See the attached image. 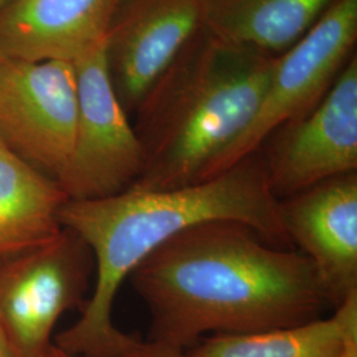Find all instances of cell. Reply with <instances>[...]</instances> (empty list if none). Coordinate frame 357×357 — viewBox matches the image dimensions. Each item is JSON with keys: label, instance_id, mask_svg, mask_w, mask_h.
<instances>
[{"label": "cell", "instance_id": "18", "mask_svg": "<svg viewBox=\"0 0 357 357\" xmlns=\"http://www.w3.org/2000/svg\"><path fill=\"white\" fill-rule=\"evenodd\" d=\"M340 357H357V337L352 339L347 347H345L344 352Z\"/></svg>", "mask_w": 357, "mask_h": 357}, {"label": "cell", "instance_id": "4", "mask_svg": "<svg viewBox=\"0 0 357 357\" xmlns=\"http://www.w3.org/2000/svg\"><path fill=\"white\" fill-rule=\"evenodd\" d=\"M357 0H339L291 48L275 57L250 123L215 158L199 181L255 153L277 128L306 115L356 53Z\"/></svg>", "mask_w": 357, "mask_h": 357}, {"label": "cell", "instance_id": "12", "mask_svg": "<svg viewBox=\"0 0 357 357\" xmlns=\"http://www.w3.org/2000/svg\"><path fill=\"white\" fill-rule=\"evenodd\" d=\"M68 200L57 180L0 141V258L51 240L63 228L60 211Z\"/></svg>", "mask_w": 357, "mask_h": 357}, {"label": "cell", "instance_id": "8", "mask_svg": "<svg viewBox=\"0 0 357 357\" xmlns=\"http://www.w3.org/2000/svg\"><path fill=\"white\" fill-rule=\"evenodd\" d=\"M278 199L357 172V56L306 115L277 128L258 149Z\"/></svg>", "mask_w": 357, "mask_h": 357}, {"label": "cell", "instance_id": "3", "mask_svg": "<svg viewBox=\"0 0 357 357\" xmlns=\"http://www.w3.org/2000/svg\"><path fill=\"white\" fill-rule=\"evenodd\" d=\"M274 60L203 26L135 112L144 163L131 187L165 191L199 181L250 123Z\"/></svg>", "mask_w": 357, "mask_h": 357}, {"label": "cell", "instance_id": "11", "mask_svg": "<svg viewBox=\"0 0 357 357\" xmlns=\"http://www.w3.org/2000/svg\"><path fill=\"white\" fill-rule=\"evenodd\" d=\"M126 0H13L0 13V56L76 64L106 43Z\"/></svg>", "mask_w": 357, "mask_h": 357}, {"label": "cell", "instance_id": "7", "mask_svg": "<svg viewBox=\"0 0 357 357\" xmlns=\"http://www.w3.org/2000/svg\"><path fill=\"white\" fill-rule=\"evenodd\" d=\"M75 65L0 56V141L59 181L77 123Z\"/></svg>", "mask_w": 357, "mask_h": 357}, {"label": "cell", "instance_id": "10", "mask_svg": "<svg viewBox=\"0 0 357 357\" xmlns=\"http://www.w3.org/2000/svg\"><path fill=\"white\" fill-rule=\"evenodd\" d=\"M282 227L312 262L330 305L357 293V172L280 200Z\"/></svg>", "mask_w": 357, "mask_h": 357}, {"label": "cell", "instance_id": "19", "mask_svg": "<svg viewBox=\"0 0 357 357\" xmlns=\"http://www.w3.org/2000/svg\"><path fill=\"white\" fill-rule=\"evenodd\" d=\"M11 1H13V0H0V13H1Z\"/></svg>", "mask_w": 357, "mask_h": 357}, {"label": "cell", "instance_id": "15", "mask_svg": "<svg viewBox=\"0 0 357 357\" xmlns=\"http://www.w3.org/2000/svg\"><path fill=\"white\" fill-rule=\"evenodd\" d=\"M113 357H191L185 349L174 345L143 340L135 335H128L126 340L119 347Z\"/></svg>", "mask_w": 357, "mask_h": 357}, {"label": "cell", "instance_id": "2", "mask_svg": "<svg viewBox=\"0 0 357 357\" xmlns=\"http://www.w3.org/2000/svg\"><path fill=\"white\" fill-rule=\"evenodd\" d=\"M215 220L243 222L275 246L290 243L259 150L213 178L174 190L131 187L101 199H69L60 211V224L89 246L96 281L79 319L53 343L76 356H114L128 335L113 323L115 298L123 282L171 237Z\"/></svg>", "mask_w": 357, "mask_h": 357}, {"label": "cell", "instance_id": "13", "mask_svg": "<svg viewBox=\"0 0 357 357\" xmlns=\"http://www.w3.org/2000/svg\"><path fill=\"white\" fill-rule=\"evenodd\" d=\"M339 0H203V26L233 44L280 56Z\"/></svg>", "mask_w": 357, "mask_h": 357}, {"label": "cell", "instance_id": "5", "mask_svg": "<svg viewBox=\"0 0 357 357\" xmlns=\"http://www.w3.org/2000/svg\"><path fill=\"white\" fill-rule=\"evenodd\" d=\"M94 273L85 241L68 228L0 258V331L16 357H41L66 311L82 307Z\"/></svg>", "mask_w": 357, "mask_h": 357}, {"label": "cell", "instance_id": "14", "mask_svg": "<svg viewBox=\"0 0 357 357\" xmlns=\"http://www.w3.org/2000/svg\"><path fill=\"white\" fill-rule=\"evenodd\" d=\"M357 337V293L328 318L253 333H217L192 347L191 357H340Z\"/></svg>", "mask_w": 357, "mask_h": 357}, {"label": "cell", "instance_id": "9", "mask_svg": "<svg viewBox=\"0 0 357 357\" xmlns=\"http://www.w3.org/2000/svg\"><path fill=\"white\" fill-rule=\"evenodd\" d=\"M203 28V0H126L105 44L115 94L135 113L175 59Z\"/></svg>", "mask_w": 357, "mask_h": 357}, {"label": "cell", "instance_id": "17", "mask_svg": "<svg viewBox=\"0 0 357 357\" xmlns=\"http://www.w3.org/2000/svg\"><path fill=\"white\" fill-rule=\"evenodd\" d=\"M0 357H16L1 331H0Z\"/></svg>", "mask_w": 357, "mask_h": 357}, {"label": "cell", "instance_id": "16", "mask_svg": "<svg viewBox=\"0 0 357 357\" xmlns=\"http://www.w3.org/2000/svg\"><path fill=\"white\" fill-rule=\"evenodd\" d=\"M41 357H79L76 355H72L69 352H66L64 349H61L59 345L53 344L48 348V351Z\"/></svg>", "mask_w": 357, "mask_h": 357}, {"label": "cell", "instance_id": "6", "mask_svg": "<svg viewBox=\"0 0 357 357\" xmlns=\"http://www.w3.org/2000/svg\"><path fill=\"white\" fill-rule=\"evenodd\" d=\"M73 65L78 100L76 134L59 183L72 200L101 199L126 191L141 176L144 158L112 85L105 45Z\"/></svg>", "mask_w": 357, "mask_h": 357}, {"label": "cell", "instance_id": "1", "mask_svg": "<svg viewBox=\"0 0 357 357\" xmlns=\"http://www.w3.org/2000/svg\"><path fill=\"white\" fill-rule=\"evenodd\" d=\"M128 280L147 307V339L181 349L205 333H253L321 318L331 306L312 262L243 222L206 221L147 255Z\"/></svg>", "mask_w": 357, "mask_h": 357}]
</instances>
